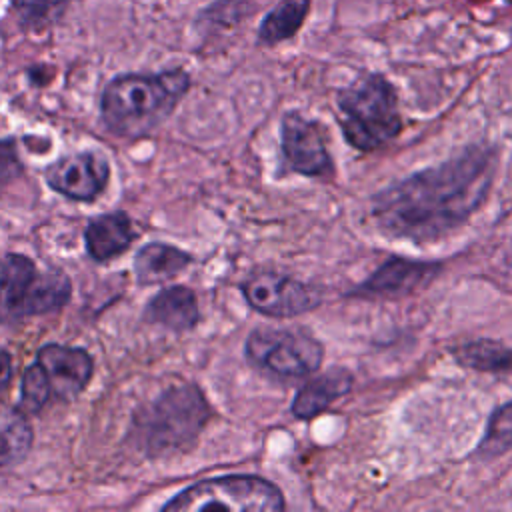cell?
<instances>
[{"instance_id": "cell-15", "label": "cell", "mask_w": 512, "mask_h": 512, "mask_svg": "<svg viewBox=\"0 0 512 512\" xmlns=\"http://www.w3.org/2000/svg\"><path fill=\"white\" fill-rule=\"evenodd\" d=\"M132 220L126 212H104L90 218L84 230V242L90 258L96 262H106L122 252H126L134 240Z\"/></svg>"}, {"instance_id": "cell-4", "label": "cell", "mask_w": 512, "mask_h": 512, "mask_svg": "<svg viewBox=\"0 0 512 512\" xmlns=\"http://www.w3.org/2000/svg\"><path fill=\"white\" fill-rule=\"evenodd\" d=\"M336 108L346 142L360 152L390 144L404 128L396 86L380 72H362L340 88Z\"/></svg>"}, {"instance_id": "cell-8", "label": "cell", "mask_w": 512, "mask_h": 512, "mask_svg": "<svg viewBox=\"0 0 512 512\" xmlns=\"http://www.w3.org/2000/svg\"><path fill=\"white\" fill-rule=\"evenodd\" d=\"M282 174L296 172L306 178L334 176L330 134L316 118H306L298 110L284 112L280 120Z\"/></svg>"}, {"instance_id": "cell-1", "label": "cell", "mask_w": 512, "mask_h": 512, "mask_svg": "<svg viewBox=\"0 0 512 512\" xmlns=\"http://www.w3.org/2000/svg\"><path fill=\"white\" fill-rule=\"evenodd\" d=\"M498 150L468 144L434 166L390 182L372 196L376 228L394 240L436 242L464 226L492 190Z\"/></svg>"}, {"instance_id": "cell-14", "label": "cell", "mask_w": 512, "mask_h": 512, "mask_svg": "<svg viewBox=\"0 0 512 512\" xmlns=\"http://www.w3.org/2000/svg\"><path fill=\"white\" fill-rule=\"evenodd\" d=\"M144 320L160 324L172 332L192 330L200 320V308L194 290L182 284L162 288L148 300L144 308Z\"/></svg>"}, {"instance_id": "cell-17", "label": "cell", "mask_w": 512, "mask_h": 512, "mask_svg": "<svg viewBox=\"0 0 512 512\" xmlns=\"http://www.w3.org/2000/svg\"><path fill=\"white\" fill-rule=\"evenodd\" d=\"M312 0H278L260 20L256 38L264 46H276L294 38L310 14Z\"/></svg>"}, {"instance_id": "cell-3", "label": "cell", "mask_w": 512, "mask_h": 512, "mask_svg": "<svg viewBox=\"0 0 512 512\" xmlns=\"http://www.w3.org/2000/svg\"><path fill=\"white\" fill-rule=\"evenodd\" d=\"M210 418L204 392L196 384H178L134 414L132 436L148 458H166L190 450Z\"/></svg>"}, {"instance_id": "cell-7", "label": "cell", "mask_w": 512, "mask_h": 512, "mask_svg": "<svg viewBox=\"0 0 512 512\" xmlns=\"http://www.w3.org/2000/svg\"><path fill=\"white\" fill-rule=\"evenodd\" d=\"M244 358L274 380H302L324 362V346L302 328H254L244 342Z\"/></svg>"}, {"instance_id": "cell-20", "label": "cell", "mask_w": 512, "mask_h": 512, "mask_svg": "<svg viewBox=\"0 0 512 512\" xmlns=\"http://www.w3.org/2000/svg\"><path fill=\"white\" fill-rule=\"evenodd\" d=\"M512 448V400L498 406L484 428V434L476 446V456L490 460L502 456Z\"/></svg>"}, {"instance_id": "cell-13", "label": "cell", "mask_w": 512, "mask_h": 512, "mask_svg": "<svg viewBox=\"0 0 512 512\" xmlns=\"http://www.w3.org/2000/svg\"><path fill=\"white\" fill-rule=\"evenodd\" d=\"M352 386L354 376L342 366H334L318 376L312 374V378L296 392L290 412L298 420H312L328 410L336 400L350 394Z\"/></svg>"}, {"instance_id": "cell-21", "label": "cell", "mask_w": 512, "mask_h": 512, "mask_svg": "<svg viewBox=\"0 0 512 512\" xmlns=\"http://www.w3.org/2000/svg\"><path fill=\"white\" fill-rule=\"evenodd\" d=\"M72 0H10L14 14L26 28H44L58 20Z\"/></svg>"}, {"instance_id": "cell-23", "label": "cell", "mask_w": 512, "mask_h": 512, "mask_svg": "<svg viewBox=\"0 0 512 512\" xmlns=\"http://www.w3.org/2000/svg\"><path fill=\"white\" fill-rule=\"evenodd\" d=\"M254 10L256 6L252 0H216L198 14V20L212 26L230 28L234 24H240Z\"/></svg>"}, {"instance_id": "cell-25", "label": "cell", "mask_w": 512, "mask_h": 512, "mask_svg": "<svg viewBox=\"0 0 512 512\" xmlns=\"http://www.w3.org/2000/svg\"><path fill=\"white\" fill-rule=\"evenodd\" d=\"M12 374V356L6 350H0V392L8 388Z\"/></svg>"}, {"instance_id": "cell-10", "label": "cell", "mask_w": 512, "mask_h": 512, "mask_svg": "<svg viewBox=\"0 0 512 512\" xmlns=\"http://www.w3.org/2000/svg\"><path fill=\"white\" fill-rule=\"evenodd\" d=\"M442 270L434 260H412L404 256L386 258L370 276L354 286L350 298H404L424 286H428Z\"/></svg>"}, {"instance_id": "cell-18", "label": "cell", "mask_w": 512, "mask_h": 512, "mask_svg": "<svg viewBox=\"0 0 512 512\" xmlns=\"http://www.w3.org/2000/svg\"><path fill=\"white\" fill-rule=\"evenodd\" d=\"M454 360L468 370L512 376V346L498 340L476 338L452 348Z\"/></svg>"}, {"instance_id": "cell-2", "label": "cell", "mask_w": 512, "mask_h": 512, "mask_svg": "<svg viewBox=\"0 0 512 512\" xmlns=\"http://www.w3.org/2000/svg\"><path fill=\"white\" fill-rule=\"evenodd\" d=\"M190 74L170 68L156 74L130 72L112 78L100 96V116L120 138H140L158 128L190 90Z\"/></svg>"}, {"instance_id": "cell-9", "label": "cell", "mask_w": 512, "mask_h": 512, "mask_svg": "<svg viewBox=\"0 0 512 512\" xmlns=\"http://www.w3.org/2000/svg\"><path fill=\"white\" fill-rule=\"evenodd\" d=\"M246 304L268 318H294L320 306L322 294L310 284L276 270H260L240 282Z\"/></svg>"}, {"instance_id": "cell-22", "label": "cell", "mask_w": 512, "mask_h": 512, "mask_svg": "<svg viewBox=\"0 0 512 512\" xmlns=\"http://www.w3.org/2000/svg\"><path fill=\"white\" fill-rule=\"evenodd\" d=\"M52 398L48 380L40 368V364L34 360L24 374H22V384H20V410L26 414H36L40 412L48 400Z\"/></svg>"}, {"instance_id": "cell-6", "label": "cell", "mask_w": 512, "mask_h": 512, "mask_svg": "<svg viewBox=\"0 0 512 512\" xmlns=\"http://www.w3.org/2000/svg\"><path fill=\"white\" fill-rule=\"evenodd\" d=\"M286 508L280 486L258 474H224L200 480L174 498L162 510L176 512H280Z\"/></svg>"}, {"instance_id": "cell-5", "label": "cell", "mask_w": 512, "mask_h": 512, "mask_svg": "<svg viewBox=\"0 0 512 512\" xmlns=\"http://www.w3.org/2000/svg\"><path fill=\"white\" fill-rule=\"evenodd\" d=\"M70 278L56 268L40 270L24 254L0 256V324L52 314L68 304Z\"/></svg>"}, {"instance_id": "cell-12", "label": "cell", "mask_w": 512, "mask_h": 512, "mask_svg": "<svg viewBox=\"0 0 512 512\" xmlns=\"http://www.w3.org/2000/svg\"><path fill=\"white\" fill-rule=\"evenodd\" d=\"M50 394L56 400L72 402L90 382L94 374V360L84 348L64 344H44L36 352Z\"/></svg>"}, {"instance_id": "cell-19", "label": "cell", "mask_w": 512, "mask_h": 512, "mask_svg": "<svg viewBox=\"0 0 512 512\" xmlns=\"http://www.w3.org/2000/svg\"><path fill=\"white\" fill-rule=\"evenodd\" d=\"M32 426L26 414L0 400V466H10L26 458L32 448Z\"/></svg>"}, {"instance_id": "cell-11", "label": "cell", "mask_w": 512, "mask_h": 512, "mask_svg": "<svg viewBox=\"0 0 512 512\" xmlns=\"http://www.w3.org/2000/svg\"><path fill=\"white\" fill-rule=\"evenodd\" d=\"M108 178L110 164L104 154L94 150L66 154L44 170L46 184L70 200L96 198L106 188Z\"/></svg>"}, {"instance_id": "cell-16", "label": "cell", "mask_w": 512, "mask_h": 512, "mask_svg": "<svg viewBox=\"0 0 512 512\" xmlns=\"http://www.w3.org/2000/svg\"><path fill=\"white\" fill-rule=\"evenodd\" d=\"M194 262L192 254L164 242H148L134 256V272L138 284H160Z\"/></svg>"}, {"instance_id": "cell-26", "label": "cell", "mask_w": 512, "mask_h": 512, "mask_svg": "<svg viewBox=\"0 0 512 512\" xmlns=\"http://www.w3.org/2000/svg\"><path fill=\"white\" fill-rule=\"evenodd\" d=\"M510 266H512V254H510Z\"/></svg>"}, {"instance_id": "cell-24", "label": "cell", "mask_w": 512, "mask_h": 512, "mask_svg": "<svg viewBox=\"0 0 512 512\" xmlns=\"http://www.w3.org/2000/svg\"><path fill=\"white\" fill-rule=\"evenodd\" d=\"M24 166L12 138H0V190L22 174Z\"/></svg>"}]
</instances>
